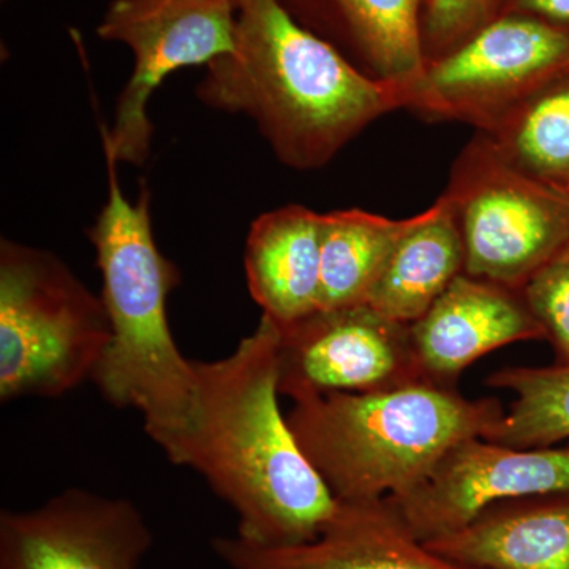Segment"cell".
<instances>
[{"instance_id":"cell-17","label":"cell","mask_w":569,"mask_h":569,"mask_svg":"<svg viewBox=\"0 0 569 569\" xmlns=\"http://www.w3.org/2000/svg\"><path fill=\"white\" fill-rule=\"evenodd\" d=\"M413 222L347 209L321 213V276L318 309L369 302L389 258Z\"/></svg>"},{"instance_id":"cell-7","label":"cell","mask_w":569,"mask_h":569,"mask_svg":"<svg viewBox=\"0 0 569 569\" xmlns=\"http://www.w3.org/2000/svg\"><path fill=\"white\" fill-rule=\"evenodd\" d=\"M569 69V31L501 13L451 51L426 61L406 89V110L427 121L492 130L512 108Z\"/></svg>"},{"instance_id":"cell-5","label":"cell","mask_w":569,"mask_h":569,"mask_svg":"<svg viewBox=\"0 0 569 569\" xmlns=\"http://www.w3.org/2000/svg\"><path fill=\"white\" fill-rule=\"evenodd\" d=\"M102 296L58 254L0 242V400L61 397L102 361L111 342Z\"/></svg>"},{"instance_id":"cell-18","label":"cell","mask_w":569,"mask_h":569,"mask_svg":"<svg viewBox=\"0 0 569 569\" xmlns=\"http://www.w3.org/2000/svg\"><path fill=\"white\" fill-rule=\"evenodd\" d=\"M335 18L378 80L402 88L425 69L422 0H309Z\"/></svg>"},{"instance_id":"cell-14","label":"cell","mask_w":569,"mask_h":569,"mask_svg":"<svg viewBox=\"0 0 569 569\" xmlns=\"http://www.w3.org/2000/svg\"><path fill=\"white\" fill-rule=\"evenodd\" d=\"M425 542L477 569H569V489L498 501L463 529Z\"/></svg>"},{"instance_id":"cell-6","label":"cell","mask_w":569,"mask_h":569,"mask_svg":"<svg viewBox=\"0 0 569 569\" xmlns=\"http://www.w3.org/2000/svg\"><path fill=\"white\" fill-rule=\"evenodd\" d=\"M466 252L463 272L522 291L569 246V193L509 164L477 133L445 193Z\"/></svg>"},{"instance_id":"cell-10","label":"cell","mask_w":569,"mask_h":569,"mask_svg":"<svg viewBox=\"0 0 569 569\" xmlns=\"http://www.w3.org/2000/svg\"><path fill=\"white\" fill-rule=\"evenodd\" d=\"M567 489L569 445L518 449L470 437L449 448L418 486L388 500L430 541L463 529L498 501Z\"/></svg>"},{"instance_id":"cell-20","label":"cell","mask_w":569,"mask_h":569,"mask_svg":"<svg viewBox=\"0 0 569 569\" xmlns=\"http://www.w3.org/2000/svg\"><path fill=\"white\" fill-rule=\"evenodd\" d=\"M485 385L516 395L486 440L518 449L569 441V366L505 367Z\"/></svg>"},{"instance_id":"cell-12","label":"cell","mask_w":569,"mask_h":569,"mask_svg":"<svg viewBox=\"0 0 569 569\" xmlns=\"http://www.w3.org/2000/svg\"><path fill=\"white\" fill-rule=\"evenodd\" d=\"M213 552L231 569H477L449 560L411 531L388 498L340 503L313 541L264 548L217 538Z\"/></svg>"},{"instance_id":"cell-4","label":"cell","mask_w":569,"mask_h":569,"mask_svg":"<svg viewBox=\"0 0 569 569\" xmlns=\"http://www.w3.org/2000/svg\"><path fill=\"white\" fill-rule=\"evenodd\" d=\"M496 397L418 381L373 392L295 400L296 441L340 503L399 497L418 486L449 448L486 438L505 415Z\"/></svg>"},{"instance_id":"cell-19","label":"cell","mask_w":569,"mask_h":569,"mask_svg":"<svg viewBox=\"0 0 569 569\" xmlns=\"http://www.w3.org/2000/svg\"><path fill=\"white\" fill-rule=\"evenodd\" d=\"M481 133V132H479ZM497 152L522 173L569 187V69L522 100L489 132Z\"/></svg>"},{"instance_id":"cell-11","label":"cell","mask_w":569,"mask_h":569,"mask_svg":"<svg viewBox=\"0 0 569 569\" xmlns=\"http://www.w3.org/2000/svg\"><path fill=\"white\" fill-rule=\"evenodd\" d=\"M151 546L132 501L84 489L0 512V569H138Z\"/></svg>"},{"instance_id":"cell-2","label":"cell","mask_w":569,"mask_h":569,"mask_svg":"<svg viewBox=\"0 0 569 569\" xmlns=\"http://www.w3.org/2000/svg\"><path fill=\"white\" fill-rule=\"evenodd\" d=\"M234 3V50L206 66L197 96L252 118L280 162L325 167L381 116L406 110L402 88L359 70L282 0Z\"/></svg>"},{"instance_id":"cell-24","label":"cell","mask_w":569,"mask_h":569,"mask_svg":"<svg viewBox=\"0 0 569 569\" xmlns=\"http://www.w3.org/2000/svg\"><path fill=\"white\" fill-rule=\"evenodd\" d=\"M567 192L569 193V187H568V189H567Z\"/></svg>"},{"instance_id":"cell-1","label":"cell","mask_w":569,"mask_h":569,"mask_svg":"<svg viewBox=\"0 0 569 569\" xmlns=\"http://www.w3.org/2000/svg\"><path fill=\"white\" fill-rule=\"evenodd\" d=\"M277 340L261 316L233 353L194 362L192 426L164 452L234 509L236 537L264 548L313 541L339 508L280 411Z\"/></svg>"},{"instance_id":"cell-9","label":"cell","mask_w":569,"mask_h":569,"mask_svg":"<svg viewBox=\"0 0 569 569\" xmlns=\"http://www.w3.org/2000/svg\"><path fill=\"white\" fill-rule=\"evenodd\" d=\"M277 332L279 395L293 402L426 381L410 325L369 305L318 309L295 323L277 326Z\"/></svg>"},{"instance_id":"cell-15","label":"cell","mask_w":569,"mask_h":569,"mask_svg":"<svg viewBox=\"0 0 569 569\" xmlns=\"http://www.w3.org/2000/svg\"><path fill=\"white\" fill-rule=\"evenodd\" d=\"M253 301L277 326L295 323L320 306L321 213L290 204L258 217L246 244Z\"/></svg>"},{"instance_id":"cell-3","label":"cell","mask_w":569,"mask_h":569,"mask_svg":"<svg viewBox=\"0 0 569 569\" xmlns=\"http://www.w3.org/2000/svg\"><path fill=\"white\" fill-rule=\"evenodd\" d=\"M108 200L89 230L102 272V301L111 342L92 381L118 408H134L149 437L168 451L192 426L197 370L176 346L168 323V296L181 282L152 234L151 197L142 189L127 200L118 179V159L103 144Z\"/></svg>"},{"instance_id":"cell-22","label":"cell","mask_w":569,"mask_h":569,"mask_svg":"<svg viewBox=\"0 0 569 569\" xmlns=\"http://www.w3.org/2000/svg\"><path fill=\"white\" fill-rule=\"evenodd\" d=\"M503 0H427L422 18L426 61L451 51L497 18Z\"/></svg>"},{"instance_id":"cell-21","label":"cell","mask_w":569,"mask_h":569,"mask_svg":"<svg viewBox=\"0 0 569 569\" xmlns=\"http://www.w3.org/2000/svg\"><path fill=\"white\" fill-rule=\"evenodd\" d=\"M556 351L557 365L569 366V246L550 260L522 290Z\"/></svg>"},{"instance_id":"cell-16","label":"cell","mask_w":569,"mask_h":569,"mask_svg":"<svg viewBox=\"0 0 569 569\" xmlns=\"http://www.w3.org/2000/svg\"><path fill=\"white\" fill-rule=\"evenodd\" d=\"M466 268L462 236L443 197L413 217L367 305L400 323L425 316Z\"/></svg>"},{"instance_id":"cell-8","label":"cell","mask_w":569,"mask_h":569,"mask_svg":"<svg viewBox=\"0 0 569 569\" xmlns=\"http://www.w3.org/2000/svg\"><path fill=\"white\" fill-rule=\"evenodd\" d=\"M132 50L134 69L102 141L118 162L140 164L151 149L148 103L173 71L208 66L234 50V0H112L99 29Z\"/></svg>"},{"instance_id":"cell-23","label":"cell","mask_w":569,"mask_h":569,"mask_svg":"<svg viewBox=\"0 0 569 569\" xmlns=\"http://www.w3.org/2000/svg\"><path fill=\"white\" fill-rule=\"evenodd\" d=\"M501 7V13L527 14L569 31V0H503Z\"/></svg>"},{"instance_id":"cell-13","label":"cell","mask_w":569,"mask_h":569,"mask_svg":"<svg viewBox=\"0 0 569 569\" xmlns=\"http://www.w3.org/2000/svg\"><path fill=\"white\" fill-rule=\"evenodd\" d=\"M410 331L425 380L451 388L463 370L498 348L546 342L545 329L522 291L466 272L410 325Z\"/></svg>"}]
</instances>
